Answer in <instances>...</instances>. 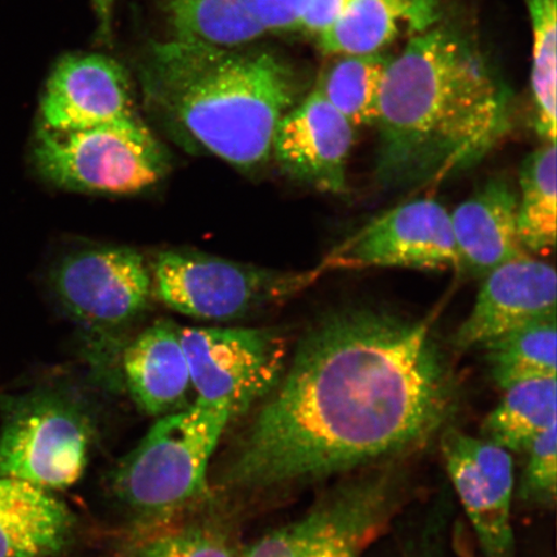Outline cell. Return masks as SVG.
I'll return each mask as SVG.
<instances>
[{
  "label": "cell",
  "mask_w": 557,
  "mask_h": 557,
  "mask_svg": "<svg viewBox=\"0 0 557 557\" xmlns=\"http://www.w3.org/2000/svg\"><path fill=\"white\" fill-rule=\"evenodd\" d=\"M332 269H458L448 209L434 199L409 201L369 222L325 257Z\"/></svg>",
  "instance_id": "cell-10"
},
{
  "label": "cell",
  "mask_w": 557,
  "mask_h": 557,
  "mask_svg": "<svg viewBox=\"0 0 557 557\" xmlns=\"http://www.w3.org/2000/svg\"><path fill=\"white\" fill-rule=\"evenodd\" d=\"M372 492L339 494L308 517L264 535L243 557H359L375 525Z\"/></svg>",
  "instance_id": "cell-15"
},
{
  "label": "cell",
  "mask_w": 557,
  "mask_h": 557,
  "mask_svg": "<svg viewBox=\"0 0 557 557\" xmlns=\"http://www.w3.org/2000/svg\"><path fill=\"white\" fill-rule=\"evenodd\" d=\"M232 413L197 398L193 406L159 418L113 472L117 499L139 519L166 521L208 491L209 462Z\"/></svg>",
  "instance_id": "cell-4"
},
{
  "label": "cell",
  "mask_w": 557,
  "mask_h": 557,
  "mask_svg": "<svg viewBox=\"0 0 557 557\" xmlns=\"http://www.w3.org/2000/svg\"><path fill=\"white\" fill-rule=\"evenodd\" d=\"M445 468L485 557H513L511 453L450 429L442 443Z\"/></svg>",
  "instance_id": "cell-11"
},
{
  "label": "cell",
  "mask_w": 557,
  "mask_h": 557,
  "mask_svg": "<svg viewBox=\"0 0 557 557\" xmlns=\"http://www.w3.org/2000/svg\"><path fill=\"white\" fill-rule=\"evenodd\" d=\"M357 128L313 88L278 123L271 156L281 170L318 191L345 195Z\"/></svg>",
  "instance_id": "cell-13"
},
{
  "label": "cell",
  "mask_w": 557,
  "mask_h": 557,
  "mask_svg": "<svg viewBox=\"0 0 557 557\" xmlns=\"http://www.w3.org/2000/svg\"><path fill=\"white\" fill-rule=\"evenodd\" d=\"M504 392L480 436L507 451H525L556 423V377L520 382Z\"/></svg>",
  "instance_id": "cell-20"
},
{
  "label": "cell",
  "mask_w": 557,
  "mask_h": 557,
  "mask_svg": "<svg viewBox=\"0 0 557 557\" xmlns=\"http://www.w3.org/2000/svg\"><path fill=\"white\" fill-rule=\"evenodd\" d=\"M556 271L531 256L500 264L484 276L475 305L459 325V351L483 347L503 334L537 320L556 318Z\"/></svg>",
  "instance_id": "cell-14"
},
{
  "label": "cell",
  "mask_w": 557,
  "mask_h": 557,
  "mask_svg": "<svg viewBox=\"0 0 557 557\" xmlns=\"http://www.w3.org/2000/svg\"><path fill=\"white\" fill-rule=\"evenodd\" d=\"M74 513L51 491L0 478V557H47L73 537Z\"/></svg>",
  "instance_id": "cell-18"
},
{
  "label": "cell",
  "mask_w": 557,
  "mask_h": 557,
  "mask_svg": "<svg viewBox=\"0 0 557 557\" xmlns=\"http://www.w3.org/2000/svg\"><path fill=\"white\" fill-rule=\"evenodd\" d=\"M32 162L41 178L60 189L103 195L149 190L170 170L162 144L139 116L82 131L37 127Z\"/></svg>",
  "instance_id": "cell-6"
},
{
  "label": "cell",
  "mask_w": 557,
  "mask_h": 557,
  "mask_svg": "<svg viewBox=\"0 0 557 557\" xmlns=\"http://www.w3.org/2000/svg\"><path fill=\"white\" fill-rule=\"evenodd\" d=\"M124 557H236L220 529L190 524L160 529L132 542Z\"/></svg>",
  "instance_id": "cell-26"
},
{
  "label": "cell",
  "mask_w": 557,
  "mask_h": 557,
  "mask_svg": "<svg viewBox=\"0 0 557 557\" xmlns=\"http://www.w3.org/2000/svg\"><path fill=\"white\" fill-rule=\"evenodd\" d=\"M443 18L441 0H354L343 18L317 39L332 55L383 52Z\"/></svg>",
  "instance_id": "cell-19"
},
{
  "label": "cell",
  "mask_w": 557,
  "mask_h": 557,
  "mask_svg": "<svg viewBox=\"0 0 557 557\" xmlns=\"http://www.w3.org/2000/svg\"><path fill=\"white\" fill-rule=\"evenodd\" d=\"M141 79L159 114L246 171L267 162L298 94L294 69L274 53L177 38L150 47Z\"/></svg>",
  "instance_id": "cell-3"
},
{
  "label": "cell",
  "mask_w": 557,
  "mask_h": 557,
  "mask_svg": "<svg viewBox=\"0 0 557 557\" xmlns=\"http://www.w3.org/2000/svg\"><path fill=\"white\" fill-rule=\"evenodd\" d=\"M198 399L236 417L274 392L285 373L287 341L269 329L180 326Z\"/></svg>",
  "instance_id": "cell-8"
},
{
  "label": "cell",
  "mask_w": 557,
  "mask_h": 557,
  "mask_svg": "<svg viewBox=\"0 0 557 557\" xmlns=\"http://www.w3.org/2000/svg\"><path fill=\"white\" fill-rule=\"evenodd\" d=\"M434 320L361 308L317 320L243 438L227 484L308 483L426 441L456 401Z\"/></svg>",
  "instance_id": "cell-1"
},
{
  "label": "cell",
  "mask_w": 557,
  "mask_h": 557,
  "mask_svg": "<svg viewBox=\"0 0 557 557\" xmlns=\"http://www.w3.org/2000/svg\"><path fill=\"white\" fill-rule=\"evenodd\" d=\"M512 96L475 38L443 18L393 55L381 92L374 176L385 190L468 171L504 141Z\"/></svg>",
  "instance_id": "cell-2"
},
{
  "label": "cell",
  "mask_w": 557,
  "mask_h": 557,
  "mask_svg": "<svg viewBox=\"0 0 557 557\" xmlns=\"http://www.w3.org/2000/svg\"><path fill=\"white\" fill-rule=\"evenodd\" d=\"M114 3L115 0H94L96 15L100 20L101 29L103 33L109 32L111 16H113Z\"/></svg>",
  "instance_id": "cell-30"
},
{
  "label": "cell",
  "mask_w": 557,
  "mask_h": 557,
  "mask_svg": "<svg viewBox=\"0 0 557 557\" xmlns=\"http://www.w3.org/2000/svg\"><path fill=\"white\" fill-rule=\"evenodd\" d=\"M556 423L531 444L521 473L518 496L532 506L553 507L557 493Z\"/></svg>",
  "instance_id": "cell-27"
},
{
  "label": "cell",
  "mask_w": 557,
  "mask_h": 557,
  "mask_svg": "<svg viewBox=\"0 0 557 557\" xmlns=\"http://www.w3.org/2000/svg\"><path fill=\"white\" fill-rule=\"evenodd\" d=\"M0 478L65 490L82 478L96 436L92 410L72 389L0 395Z\"/></svg>",
  "instance_id": "cell-5"
},
{
  "label": "cell",
  "mask_w": 557,
  "mask_h": 557,
  "mask_svg": "<svg viewBox=\"0 0 557 557\" xmlns=\"http://www.w3.org/2000/svg\"><path fill=\"white\" fill-rule=\"evenodd\" d=\"M458 269L484 277L529 256L518 233V194L504 178L487 181L450 213Z\"/></svg>",
  "instance_id": "cell-16"
},
{
  "label": "cell",
  "mask_w": 557,
  "mask_h": 557,
  "mask_svg": "<svg viewBox=\"0 0 557 557\" xmlns=\"http://www.w3.org/2000/svg\"><path fill=\"white\" fill-rule=\"evenodd\" d=\"M173 38L242 48L268 34L246 0H163Z\"/></svg>",
  "instance_id": "cell-22"
},
{
  "label": "cell",
  "mask_w": 557,
  "mask_h": 557,
  "mask_svg": "<svg viewBox=\"0 0 557 557\" xmlns=\"http://www.w3.org/2000/svg\"><path fill=\"white\" fill-rule=\"evenodd\" d=\"M123 368L131 398L149 416L176 412L193 388L180 326L171 322L139 333L125 348Z\"/></svg>",
  "instance_id": "cell-17"
},
{
  "label": "cell",
  "mask_w": 557,
  "mask_h": 557,
  "mask_svg": "<svg viewBox=\"0 0 557 557\" xmlns=\"http://www.w3.org/2000/svg\"><path fill=\"white\" fill-rule=\"evenodd\" d=\"M324 273L322 264L306 271H282L172 249L157 256L151 269L152 294L185 317L233 322L288 301Z\"/></svg>",
  "instance_id": "cell-7"
},
{
  "label": "cell",
  "mask_w": 557,
  "mask_h": 557,
  "mask_svg": "<svg viewBox=\"0 0 557 557\" xmlns=\"http://www.w3.org/2000/svg\"><path fill=\"white\" fill-rule=\"evenodd\" d=\"M354 0H308L299 17L297 32L318 39L345 15Z\"/></svg>",
  "instance_id": "cell-29"
},
{
  "label": "cell",
  "mask_w": 557,
  "mask_h": 557,
  "mask_svg": "<svg viewBox=\"0 0 557 557\" xmlns=\"http://www.w3.org/2000/svg\"><path fill=\"white\" fill-rule=\"evenodd\" d=\"M248 9L267 33L297 32L308 0H246Z\"/></svg>",
  "instance_id": "cell-28"
},
{
  "label": "cell",
  "mask_w": 557,
  "mask_h": 557,
  "mask_svg": "<svg viewBox=\"0 0 557 557\" xmlns=\"http://www.w3.org/2000/svg\"><path fill=\"white\" fill-rule=\"evenodd\" d=\"M556 144L543 143L520 166L518 233L528 253L547 255L556 246Z\"/></svg>",
  "instance_id": "cell-23"
},
{
  "label": "cell",
  "mask_w": 557,
  "mask_h": 557,
  "mask_svg": "<svg viewBox=\"0 0 557 557\" xmlns=\"http://www.w3.org/2000/svg\"><path fill=\"white\" fill-rule=\"evenodd\" d=\"M129 76L108 55L67 54L48 76L37 127L82 131L137 117Z\"/></svg>",
  "instance_id": "cell-12"
},
{
  "label": "cell",
  "mask_w": 557,
  "mask_h": 557,
  "mask_svg": "<svg viewBox=\"0 0 557 557\" xmlns=\"http://www.w3.org/2000/svg\"><path fill=\"white\" fill-rule=\"evenodd\" d=\"M556 318L537 320L485 344V361L497 386L556 377Z\"/></svg>",
  "instance_id": "cell-24"
},
{
  "label": "cell",
  "mask_w": 557,
  "mask_h": 557,
  "mask_svg": "<svg viewBox=\"0 0 557 557\" xmlns=\"http://www.w3.org/2000/svg\"><path fill=\"white\" fill-rule=\"evenodd\" d=\"M392 60L393 55L385 51L336 55L313 88L355 128L375 125L383 81Z\"/></svg>",
  "instance_id": "cell-21"
},
{
  "label": "cell",
  "mask_w": 557,
  "mask_h": 557,
  "mask_svg": "<svg viewBox=\"0 0 557 557\" xmlns=\"http://www.w3.org/2000/svg\"><path fill=\"white\" fill-rule=\"evenodd\" d=\"M50 284L67 315L92 331L124 329L154 299L151 270L129 247L74 250L54 264Z\"/></svg>",
  "instance_id": "cell-9"
},
{
  "label": "cell",
  "mask_w": 557,
  "mask_h": 557,
  "mask_svg": "<svg viewBox=\"0 0 557 557\" xmlns=\"http://www.w3.org/2000/svg\"><path fill=\"white\" fill-rule=\"evenodd\" d=\"M532 32L533 125L543 143L556 144L557 0H527Z\"/></svg>",
  "instance_id": "cell-25"
}]
</instances>
